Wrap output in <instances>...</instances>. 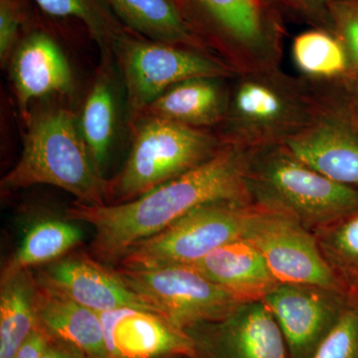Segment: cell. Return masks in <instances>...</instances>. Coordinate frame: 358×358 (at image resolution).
I'll use <instances>...</instances> for the list:
<instances>
[{
  "instance_id": "20",
  "label": "cell",
  "mask_w": 358,
  "mask_h": 358,
  "mask_svg": "<svg viewBox=\"0 0 358 358\" xmlns=\"http://www.w3.org/2000/svg\"><path fill=\"white\" fill-rule=\"evenodd\" d=\"M103 2L124 24L148 40L213 55L188 24L176 0H103Z\"/></svg>"
},
{
  "instance_id": "35",
  "label": "cell",
  "mask_w": 358,
  "mask_h": 358,
  "mask_svg": "<svg viewBox=\"0 0 358 358\" xmlns=\"http://www.w3.org/2000/svg\"><path fill=\"white\" fill-rule=\"evenodd\" d=\"M178 358H192V357H178Z\"/></svg>"
},
{
  "instance_id": "3",
  "label": "cell",
  "mask_w": 358,
  "mask_h": 358,
  "mask_svg": "<svg viewBox=\"0 0 358 358\" xmlns=\"http://www.w3.org/2000/svg\"><path fill=\"white\" fill-rule=\"evenodd\" d=\"M27 121L22 154L1 179L2 192L48 185L71 193L79 203L107 204V180L90 154L75 115L52 108Z\"/></svg>"
},
{
  "instance_id": "16",
  "label": "cell",
  "mask_w": 358,
  "mask_h": 358,
  "mask_svg": "<svg viewBox=\"0 0 358 358\" xmlns=\"http://www.w3.org/2000/svg\"><path fill=\"white\" fill-rule=\"evenodd\" d=\"M11 79L18 109L29 119L28 108L36 99L69 93L72 72L67 59L51 37L35 32L21 42L11 56Z\"/></svg>"
},
{
  "instance_id": "33",
  "label": "cell",
  "mask_w": 358,
  "mask_h": 358,
  "mask_svg": "<svg viewBox=\"0 0 358 358\" xmlns=\"http://www.w3.org/2000/svg\"><path fill=\"white\" fill-rule=\"evenodd\" d=\"M346 102L358 115V70L348 73L343 79L334 82Z\"/></svg>"
},
{
  "instance_id": "2",
  "label": "cell",
  "mask_w": 358,
  "mask_h": 358,
  "mask_svg": "<svg viewBox=\"0 0 358 358\" xmlns=\"http://www.w3.org/2000/svg\"><path fill=\"white\" fill-rule=\"evenodd\" d=\"M319 103L313 82L281 67L233 75L227 112L214 129L225 145L259 150L284 145L313 121Z\"/></svg>"
},
{
  "instance_id": "28",
  "label": "cell",
  "mask_w": 358,
  "mask_h": 358,
  "mask_svg": "<svg viewBox=\"0 0 358 358\" xmlns=\"http://www.w3.org/2000/svg\"><path fill=\"white\" fill-rule=\"evenodd\" d=\"M313 358H358V310L345 308Z\"/></svg>"
},
{
  "instance_id": "18",
  "label": "cell",
  "mask_w": 358,
  "mask_h": 358,
  "mask_svg": "<svg viewBox=\"0 0 358 358\" xmlns=\"http://www.w3.org/2000/svg\"><path fill=\"white\" fill-rule=\"evenodd\" d=\"M190 266L242 301L263 300L280 282L262 254L243 238L213 250Z\"/></svg>"
},
{
  "instance_id": "12",
  "label": "cell",
  "mask_w": 358,
  "mask_h": 358,
  "mask_svg": "<svg viewBox=\"0 0 358 358\" xmlns=\"http://www.w3.org/2000/svg\"><path fill=\"white\" fill-rule=\"evenodd\" d=\"M263 301L281 329L289 358H313L350 305L346 294L291 282H279Z\"/></svg>"
},
{
  "instance_id": "21",
  "label": "cell",
  "mask_w": 358,
  "mask_h": 358,
  "mask_svg": "<svg viewBox=\"0 0 358 358\" xmlns=\"http://www.w3.org/2000/svg\"><path fill=\"white\" fill-rule=\"evenodd\" d=\"M69 219H43L26 233L20 248L2 268L0 285L39 266L67 255L83 239L82 230Z\"/></svg>"
},
{
  "instance_id": "19",
  "label": "cell",
  "mask_w": 358,
  "mask_h": 358,
  "mask_svg": "<svg viewBox=\"0 0 358 358\" xmlns=\"http://www.w3.org/2000/svg\"><path fill=\"white\" fill-rule=\"evenodd\" d=\"M232 77H199L166 90L143 113L203 129L220 126L227 112Z\"/></svg>"
},
{
  "instance_id": "23",
  "label": "cell",
  "mask_w": 358,
  "mask_h": 358,
  "mask_svg": "<svg viewBox=\"0 0 358 358\" xmlns=\"http://www.w3.org/2000/svg\"><path fill=\"white\" fill-rule=\"evenodd\" d=\"M34 275L21 273L1 285L0 291V358H15L36 327L33 310Z\"/></svg>"
},
{
  "instance_id": "10",
  "label": "cell",
  "mask_w": 358,
  "mask_h": 358,
  "mask_svg": "<svg viewBox=\"0 0 358 358\" xmlns=\"http://www.w3.org/2000/svg\"><path fill=\"white\" fill-rule=\"evenodd\" d=\"M315 84L313 121L284 145L327 178L358 190V115L334 82Z\"/></svg>"
},
{
  "instance_id": "15",
  "label": "cell",
  "mask_w": 358,
  "mask_h": 358,
  "mask_svg": "<svg viewBox=\"0 0 358 358\" xmlns=\"http://www.w3.org/2000/svg\"><path fill=\"white\" fill-rule=\"evenodd\" d=\"M100 319L109 358H199L192 336L159 313L122 308Z\"/></svg>"
},
{
  "instance_id": "14",
  "label": "cell",
  "mask_w": 358,
  "mask_h": 358,
  "mask_svg": "<svg viewBox=\"0 0 358 358\" xmlns=\"http://www.w3.org/2000/svg\"><path fill=\"white\" fill-rule=\"evenodd\" d=\"M34 278L96 313L122 308L157 313L115 268L110 270L86 253L67 254L40 268Z\"/></svg>"
},
{
  "instance_id": "25",
  "label": "cell",
  "mask_w": 358,
  "mask_h": 358,
  "mask_svg": "<svg viewBox=\"0 0 358 358\" xmlns=\"http://www.w3.org/2000/svg\"><path fill=\"white\" fill-rule=\"evenodd\" d=\"M313 232L327 263L348 289L358 279V210Z\"/></svg>"
},
{
  "instance_id": "9",
  "label": "cell",
  "mask_w": 358,
  "mask_h": 358,
  "mask_svg": "<svg viewBox=\"0 0 358 358\" xmlns=\"http://www.w3.org/2000/svg\"><path fill=\"white\" fill-rule=\"evenodd\" d=\"M115 270L160 315L185 331L223 320L244 303L192 266Z\"/></svg>"
},
{
  "instance_id": "29",
  "label": "cell",
  "mask_w": 358,
  "mask_h": 358,
  "mask_svg": "<svg viewBox=\"0 0 358 358\" xmlns=\"http://www.w3.org/2000/svg\"><path fill=\"white\" fill-rule=\"evenodd\" d=\"M284 17L307 23L310 27L329 30L327 3L329 0H266Z\"/></svg>"
},
{
  "instance_id": "4",
  "label": "cell",
  "mask_w": 358,
  "mask_h": 358,
  "mask_svg": "<svg viewBox=\"0 0 358 358\" xmlns=\"http://www.w3.org/2000/svg\"><path fill=\"white\" fill-rule=\"evenodd\" d=\"M252 203L315 231L358 210V190L327 178L284 145L254 152L247 173Z\"/></svg>"
},
{
  "instance_id": "34",
  "label": "cell",
  "mask_w": 358,
  "mask_h": 358,
  "mask_svg": "<svg viewBox=\"0 0 358 358\" xmlns=\"http://www.w3.org/2000/svg\"><path fill=\"white\" fill-rule=\"evenodd\" d=\"M348 296L350 305L358 310V279L353 281L348 287Z\"/></svg>"
},
{
  "instance_id": "30",
  "label": "cell",
  "mask_w": 358,
  "mask_h": 358,
  "mask_svg": "<svg viewBox=\"0 0 358 358\" xmlns=\"http://www.w3.org/2000/svg\"><path fill=\"white\" fill-rule=\"evenodd\" d=\"M21 22V9L16 0H0V60L11 57V51Z\"/></svg>"
},
{
  "instance_id": "22",
  "label": "cell",
  "mask_w": 358,
  "mask_h": 358,
  "mask_svg": "<svg viewBox=\"0 0 358 358\" xmlns=\"http://www.w3.org/2000/svg\"><path fill=\"white\" fill-rule=\"evenodd\" d=\"M292 58L300 76L315 83H334L348 73L345 47L324 28L310 27L296 35L292 44Z\"/></svg>"
},
{
  "instance_id": "31",
  "label": "cell",
  "mask_w": 358,
  "mask_h": 358,
  "mask_svg": "<svg viewBox=\"0 0 358 358\" xmlns=\"http://www.w3.org/2000/svg\"><path fill=\"white\" fill-rule=\"evenodd\" d=\"M48 343V336L40 331L38 327L33 329L30 336L21 345L15 358H41Z\"/></svg>"
},
{
  "instance_id": "5",
  "label": "cell",
  "mask_w": 358,
  "mask_h": 358,
  "mask_svg": "<svg viewBox=\"0 0 358 358\" xmlns=\"http://www.w3.org/2000/svg\"><path fill=\"white\" fill-rule=\"evenodd\" d=\"M188 24L234 74L281 67L285 17L266 0H176Z\"/></svg>"
},
{
  "instance_id": "32",
  "label": "cell",
  "mask_w": 358,
  "mask_h": 358,
  "mask_svg": "<svg viewBox=\"0 0 358 358\" xmlns=\"http://www.w3.org/2000/svg\"><path fill=\"white\" fill-rule=\"evenodd\" d=\"M41 358H89L76 346L48 338Z\"/></svg>"
},
{
  "instance_id": "26",
  "label": "cell",
  "mask_w": 358,
  "mask_h": 358,
  "mask_svg": "<svg viewBox=\"0 0 358 358\" xmlns=\"http://www.w3.org/2000/svg\"><path fill=\"white\" fill-rule=\"evenodd\" d=\"M40 8L55 17H74L86 25L103 59L112 58L115 40L122 34L103 0H34Z\"/></svg>"
},
{
  "instance_id": "1",
  "label": "cell",
  "mask_w": 358,
  "mask_h": 358,
  "mask_svg": "<svg viewBox=\"0 0 358 358\" xmlns=\"http://www.w3.org/2000/svg\"><path fill=\"white\" fill-rule=\"evenodd\" d=\"M255 150L224 145L204 164L138 199L102 206L75 201L66 211V218L93 227L90 249L94 258L117 264L133 245L166 229L197 207L224 200L252 203L246 179Z\"/></svg>"
},
{
  "instance_id": "6",
  "label": "cell",
  "mask_w": 358,
  "mask_h": 358,
  "mask_svg": "<svg viewBox=\"0 0 358 358\" xmlns=\"http://www.w3.org/2000/svg\"><path fill=\"white\" fill-rule=\"evenodd\" d=\"M141 119L122 171L107 180V204L143 196L204 164L225 145L213 129L148 115Z\"/></svg>"
},
{
  "instance_id": "17",
  "label": "cell",
  "mask_w": 358,
  "mask_h": 358,
  "mask_svg": "<svg viewBox=\"0 0 358 358\" xmlns=\"http://www.w3.org/2000/svg\"><path fill=\"white\" fill-rule=\"evenodd\" d=\"M36 327L49 338L76 346L89 358H109L100 313L80 305L34 278Z\"/></svg>"
},
{
  "instance_id": "11",
  "label": "cell",
  "mask_w": 358,
  "mask_h": 358,
  "mask_svg": "<svg viewBox=\"0 0 358 358\" xmlns=\"http://www.w3.org/2000/svg\"><path fill=\"white\" fill-rule=\"evenodd\" d=\"M256 206L243 239L262 254L278 281L348 294V287L327 263L313 231L291 216Z\"/></svg>"
},
{
  "instance_id": "13",
  "label": "cell",
  "mask_w": 358,
  "mask_h": 358,
  "mask_svg": "<svg viewBox=\"0 0 358 358\" xmlns=\"http://www.w3.org/2000/svg\"><path fill=\"white\" fill-rule=\"evenodd\" d=\"M186 333L199 358H289L281 329L263 300L244 301L223 320Z\"/></svg>"
},
{
  "instance_id": "7",
  "label": "cell",
  "mask_w": 358,
  "mask_h": 358,
  "mask_svg": "<svg viewBox=\"0 0 358 358\" xmlns=\"http://www.w3.org/2000/svg\"><path fill=\"white\" fill-rule=\"evenodd\" d=\"M256 207L231 200L202 205L133 245L117 265L136 270L193 265L213 250L242 239Z\"/></svg>"
},
{
  "instance_id": "8",
  "label": "cell",
  "mask_w": 358,
  "mask_h": 358,
  "mask_svg": "<svg viewBox=\"0 0 358 358\" xmlns=\"http://www.w3.org/2000/svg\"><path fill=\"white\" fill-rule=\"evenodd\" d=\"M117 58L126 86L131 117L174 85L199 77H232L234 72L215 56L185 47L134 38L122 33L115 39Z\"/></svg>"
},
{
  "instance_id": "27",
  "label": "cell",
  "mask_w": 358,
  "mask_h": 358,
  "mask_svg": "<svg viewBox=\"0 0 358 358\" xmlns=\"http://www.w3.org/2000/svg\"><path fill=\"white\" fill-rule=\"evenodd\" d=\"M329 31L345 47L348 73L358 70V0H329L327 3Z\"/></svg>"
},
{
  "instance_id": "24",
  "label": "cell",
  "mask_w": 358,
  "mask_h": 358,
  "mask_svg": "<svg viewBox=\"0 0 358 358\" xmlns=\"http://www.w3.org/2000/svg\"><path fill=\"white\" fill-rule=\"evenodd\" d=\"M79 128L94 162L102 171L117 129V103L106 78H99L90 91L80 117Z\"/></svg>"
}]
</instances>
